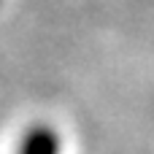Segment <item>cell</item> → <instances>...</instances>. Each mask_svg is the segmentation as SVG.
I'll return each mask as SVG.
<instances>
[{
    "mask_svg": "<svg viewBox=\"0 0 154 154\" xmlns=\"http://www.w3.org/2000/svg\"><path fill=\"white\" fill-rule=\"evenodd\" d=\"M22 154H57V135L49 127H35L27 135Z\"/></svg>",
    "mask_w": 154,
    "mask_h": 154,
    "instance_id": "1",
    "label": "cell"
}]
</instances>
